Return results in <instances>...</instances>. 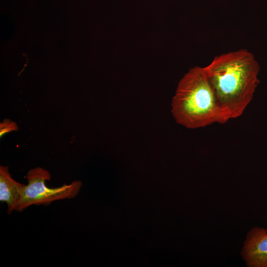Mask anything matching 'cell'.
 <instances>
[{"label":"cell","mask_w":267,"mask_h":267,"mask_svg":"<svg viewBox=\"0 0 267 267\" xmlns=\"http://www.w3.org/2000/svg\"><path fill=\"white\" fill-rule=\"evenodd\" d=\"M224 123L240 116L260 83L259 64L246 49L222 53L204 67Z\"/></svg>","instance_id":"6da1fadb"},{"label":"cell","mask_w":267,"mask_h":267,"mask_svg":"<svg viewBox=\"0 0 267 267\" xmlns=\"http://www.w3.org/2000/svg\"><path fill=\"white\" fill-rule=\"evenodd\" d=\"M176 122L187 128L223 124L221 110L204 67L191 68L178 83L172 102Z\"/></svg>","instance_id":"7a4b0ae2"},{"label":"cell","mask_w":267,"mask_h":267,"mask_svg":"<svg viewBox=\"0 0 267 267\" xmlns=\"http://www.w3.org/2000/svg\"><path fill=\"white\" fill-rule=\"evenodd\" d=\"M26 178L28 184L22 188L15 209L18 212H22L33 205L47 206L56 200L74 198L82 186L81 181L75 180L69 184L49 188L46 185L45 181L50 180V174L47 170L41 167L30 170Z\"/></svg>","instance_id":"3957f363"},{"label":"cell","mask_w":267,"mask_h":267,"mask_svg":"<svg viewBox=\"0 0 267 267\" xmlns=\"http://www.w3.org/2000/svg\"><path fill=\"white\" fill-rule=\"evenodd\" d=\"M241 254L250 267H267V230L254 227L248 233Z\"/></svg>","instance_id":"277c9868"},{"label":"cell","mask_w":267,"mask_h":267,"mask_svg":"<svg viewBox=\"0 0 267 267\" xmlns=\"http://www.w3.org/2000/svg\"><path fill=\"white\" fill-rule=\"evenodd\" d=\"M24 185L12 178L8 167L0 166V201L6 203L8 214L15 211Z\"/></svg>","instance_id":"5b68a950"},{"label":"cell","mask_w":267,"mask_h":267,"mask_svg":"<svg viewBox=\"0 0 267 267\" xmlns=\"http://www.w3.org/2000/svg\"><path fill=\"white\" fill-rule=\"evenodd\" d=\"M18 127L14 122L5 119L0 124V136H2L4 134L14 131H17Z\"/></svg>","instance_id":"8992f818"}]
</instances>
